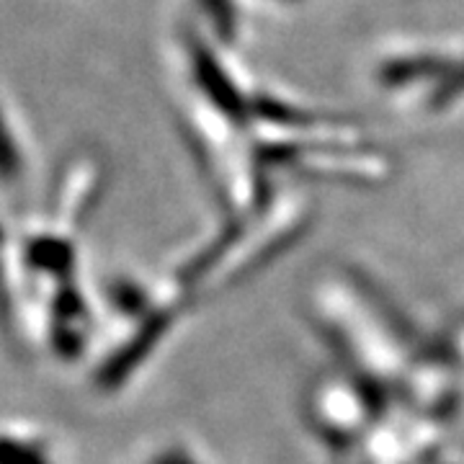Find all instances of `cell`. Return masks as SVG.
Returning a JSON list of instances; mask_svg holds the SVG:
<instances>
[{
    "label": "cell",
    "mask_w": 464,
    "mask_h": 464,
    "mask_svg": "<svg viewBox=\"0 0 464 464\" xmlns=\"http://www.w3.org/2000/svg\"><path fill=\"white\" fill-rule=\"evenodd\" d=\"M444 67V63L433 60V57H415V60H395L382 70V81L390 85L411 83L415 78H423V75H431L439 72Z\"/></svg>",
    "instance_id": "277c9868"
},
{
    "label": "cell",
    "mask_w": 464,
    "mask_h": 464,
    "mask_svg": "<svg viewBox=\"0 0 464 464\" xmlns=\"http://www.w3.org/2000/svg\"><path fill=\"white\" fill-rule=\"evenodd\" d=\"M0 464H47L44 449L32 436L0 433Z\"/></svg>",
    "instance_id": "3957f363"
},
{
    "label": "cell",
    "mask_w": 464,
    "mask_h": 464,
    "mask_svg": "<svg viewBox=\"0 0 464 464\" xmlns=\"http://www.w3.org/2000/svg\"><path fill=\"white\" fill-rule=\"evenodd\" d=\"M18 170H21V155H18L16 142L0 116V181H14Z\"/></svg>",
    "instance_id": "5b68a950"
},
{
    "label": "cell",
    "mask_w": 464,
    "mask_h": 464,
    "mask_svg": "<svg viewBox=\"0 0 464 464\" xmlns=\"http://www.w3.org/2000/svg\"><path fill=\"white\" fill-rule=\"evenodd\" d=\"M194 67H197V81L204 88V93L215 101L217 106L232 119H240L246 114V106L240 93L235 91V85L230 83V78L222 72V67L217 65L215 60L204 50L194 52Z\"/></svg>",
    "instance_id": "6da1fadb"
},
{
    "label": "cell",
    "mask_w": 464,
    "mask_h": 464,
    "mask_svg": "<svg viewBox=\"0 0 464 464\" xmlns=\"http://www.w3.org/2000/svg\"><path fill=\"white\" fill-rule=\"evenodd\" d=\"M464 91V67H459L457 72H451L447 81L441 83V88L436 91V96H433V103L436 106H441V103H447L454 96H459Z\"/></svg>",
    "instance_id": "8992f818"
},
{
    "label": "cell",
    "mask_w": 464,
    "mask_h": 464,
    "mask_svg": "<svg viewBox=\"0 0 464 464\" xmlns=\"http://www.w3.org/2000/svg\"><path fill=\"white\" fill-rule=\"evenodd\" d=\"M70 246L65 240L57 237H36L26 246V261L34 268H44V271H63L70 264Z\"/></svg>",
    "instance_id": "7a4b0ae2"
}]
</instances>
